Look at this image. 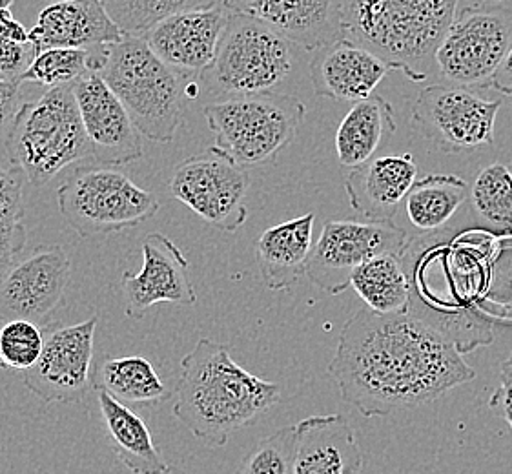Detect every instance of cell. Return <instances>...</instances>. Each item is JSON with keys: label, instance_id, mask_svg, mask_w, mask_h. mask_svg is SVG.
I'll return each mask as SVG.
<instances>
[{"label": "cell", "instance_id": "6da1fadb", "mask_svg": "<svg viewBox=\"0 0 512 474\" xmlns=\"http://www.w3.org/2000/svg\"><path fill=\"white\" fill-rule=\"evenodd\" d=\"M341 398L374 418L436 402L476 378L458 347L410 314L359 310L339 334L328 363Z\"/></svg>", "mask_w": 512, "mask_h": 474}, {"label": "cell", "instance_id": "7a4b0ae2", "mask_svg": "<svg viewBox=\"0 0 512 474\" xmlns=\"http://www.w3.org/2000/svg\"><path fill=\"white\" fill-rule=\"evenodd\" d=\"M281 392L236 363L226 343L203 338L181 361L174 414L206 447H223L279 403Z\"/></svg>", "mask_w": 512, "mask_h": 474}, {"label": "cell", "instance_id": "3957f363", "mask_svg": "<svg viewBox=\"0 0 512 474\" xmlns=\"http://www.w3.org/2000/svg\"><path fill=\"white\" fill-rule=\"evenodd\" d=\"M456 11L458 0H341V39L421 83Z\"/></svg>", "mask_w": 512, "mask_h": 474}, {"label": "cell", "instance_id": "277c9868", "mask_svg": "<svg viewBox=\"0 0 512 474\" xmlns=\"http://www.w3.org/2000/svg\"><path fill=\"white\" fill-rule=\"evenodd\" d=\"M97 75L123 103L139 134L154 143L174 141L185 121L183 77L143 37L124 35L108 46Z\"/></svg>", "mask_w": 512, "mask_h": 474}, {"label": "cell", "instance_id": "5b68a950", "mask_svg": "<svg viewBox=\"0 0 512 474\" xmlns=\"http://www.w3.org/2000/svg\"><path fill=\"white\" fill-rule=\"evenodd\" d=\"M13 168L44 186L66 166L92 157L73 84L48 88L37 101L22 103L6 139Z\"/></svg>", "mask_w": 512, "mask_h": 474}, {"label": "cell", "instance_id": "8992f818", "mask_svg": "<svg viewBox=\"0 0 512 474\" xmlns=\"http://www.w3.org/2000/svg\"><path fill=\"white\" fill-rule=\"evenodd\" d=\"M307 106L283 93L239 95L206 104L214 150L241 168L265 165L285 150L305 121Z\"/></svg>", "mask_w": 512, "mask_h": 474}, {"label": "cell", "instance_id": "52a82bcc", "mask_svg": "<svg viewBox=\"0 0 512 474\" xmlns=\"http://www.w3.org/2000/svg\"><path fill=\"white\" fill-rule=\"evenodd\" d=\"M294 68L292 42L246 13H230L214 62L197 79L212 97L274 93Z\"/></svg>", "mask_w": 512, "mask_h": 474}, {"label": "cell", "instance_id": "ba28073f", "mask_svg": "<svg viewBox=\"0 0 512 474\" xmlns=\"http://www.w3.org/2000/svg\"><path fill=\"white\" fill-rule=\"evenodd\" d=\"M66 223L79 237L139 227L159 210L157 197L112 166L77 168L57 190Z\"/></svg>", "mask_w": 512, "mask_h": 474}, {"label": "cell", "instance_id": "9c48e42d", "mask_svg": "<svg viewBox=\"0 0 512 474\" xmlns=\"http://www.w3.org/2000/svg\"><path fill=\"white\" fill-rule=\"evenodd\" d=\"M511 48V8L483 2L456 11L434 61L447 83L485 88Z\"/></svg>", "mask_w": 512, "mask_h": 474}, {"label": "cell", "instance_id": "30bf717a", "mask_svg": "<svg viewBox=\"0 0 512 474\" xmlns=\"http://www.w3.org/2000/svg\"><path fill=\"white\" fill-rule=\"evenodd\" d=\"M502 99H485L467 86L432 84L412 106V121L447 154H467L494 145Z\"/></svg>", "mask_w": 512, "mask_h": 474}, {"label": "cell", "instance_id": "8fae6325", "mask_svg": "<svg viewBox=\"0 0 512 474\" xmlns=\"http://www.w3.org/2000/svg\"><path fill=\"white\" fill-rule=\"evenodd\" d=\"M405 230L392 221H327L308 259L307 276L318 289L341 294L363 263L383 254L403 256Z\"/></svg>", "mask_w": 512, "mask_h": 474}, {"label": "cell", "instance_id": "7c38bea8", "mask_svg": "<svg viewBox=\"0 0 512 474\" xmlns=\"http://www.w3.org/2000/svg\"><path fill=\"white\" fill-rule=\"evenodd\" d=\"M248 188L250 177L245 168L214 148L208 154L188 157L175 166L170 179L172 196L223 232H236L245 225Z\"/></svg>", "mask_w": 512, "mask_h": 474}, {"label": "cell", "instance_id": "4fadbf2b", "mask_svg": "<svg viewBox=\"0 0 512 474\" xmlns=\"http://www.w3.org/2000/svg\"><path fill=\"white\" fill-rule=\"evenodd\" d=\"M99 316L70 327H48L41 358L22 372L28 391L46 403H79L95 391V330Z\"/></svg>", "mask_w": 512, "mask_h": 474}, {"label": "cell", "instance_id": "5bb4252c", "mask_svg": "<svg viewBox=\"0 0 512 474\" xmlns=\"http://www.w3.org/2000/svg\"><path fill=\"white\" fill-rule=\"evenodd\" d=\"M72 278V263L59 245H42L28 258L17 261L0 279V323L28 320L52 327Z\"/></svg>", "mask_w": 512, "mask_h": 474}, {"label": "cell", "instance_id": "9a60e30c", "mask_svg": "<svg viewBox=\"0 0 512 474\" xmlns=\"http://www.w3.org/2000/svg\"><path fill=\"white\" fill-rule=\"evenodd\" d=\"M92 159L103 166H121L143 157V135L123 103L97 73L73 84Z\"/></svg>", "mask_w": 512, "mask_h": 474}, {"label": "cell", "instance_id": "2e32d148", "mask_svg": "<svg viewBox=\"0 0 512 474\" xmlns=\"http://www.w3.org/2000/svg\"><path fill=\"white\" fill-rule=\"evenodd\" d=\"M143 267L139 274L124 272L123 294L126 316L143 320L157 303L192 307L197 301L190 263L183 250L164 234L152 232L143 239Z\"/></svg>", "mask_w": 512, "mask_h": 474}, {"label": "cell", "instance_id": "e0dca14e", "mask_svg": "<svg viewBox=\"0 0 512 474\" xmlns=\"http://www.w3.org/2000/svg\"><path fill=\"white\" fill-rule=\"evenodd\" d=\"M230 11L223 4L208 10L183 11L157 22L144 41L183 79H199L214 62Z\"/></svg>", "mask_w": 512, "mask_h": 474}, {"label": "cell", "instance_id": "ac0fdd59", "mask_svg": "<svg viewBox=\"0 0 512 474\" xmlns=\"http://www.w3.org/2000/svg\"><path fill=\"white\" fill-rule=\"evenodd\" d=\"M123 37V30L115 24L103 0L52 2L39 11L30 30V41L37 53L52 48L103 52Z\"/></svg>", "mask_w": 512, "mask_h": 474}, {"label": "cell", "instance_id": "d6986e66", "mask_svg": "<svg viewBox=\"0 0 512 474\" xmlns=\"http://www.w3.org/2000/svg\"><path fill=\"white\" fill-rule=\"evenodd\" d=\"M390 70L378 55L347 39L321 46L310 57L314 92L334 101L359 103L369 99Z\"/></svg>", "mask_w": 512, "mask_h": 474}, {"label": "cell", "instance_id": "ffe728a7", "mask_svg": "<svg viewBox=\"0 0 512 474\" xmlns=\"http://www.w3.org/2000/svg\"><path fill=\"white\" fill-rule=\"evenodd\" d=\"M416 181L418 165L412 155H379L350 172L345 192L359 216L369 221H392Z\"/></svg>", "mask_w": 512, "mask_h": 474}, {"label": "cell", "instance_id": "44dd1931", "mask_svg": "<svg viewBox=\"0 0 512 474\" xmlns=\"http://www.w3.org/2000/svg\"><path fill=\"white\" fill-rule=\"evenodd\" d=\"M296 429V474H359L363 469L358 436L345 416H310Z\"/></svg>", "mask_w": 512, "mask_h": 474}, {"label": "cell", "instance_id": "7402d4cb", "mask_svg": "<svg viewBox=\"0 0 512 474\" xmlns=\"http://www.w3.org/2000/svg\"><path fill=\"white\" fill-rule=\"evenodd\" d=\"M250 15L308 52L341 39V0H256Z\"/></svg>", "mask_w": 512, "mask_h": 474}, {"label": "cell", "instance_id": "603a6c76", "mask_svg": "<svg viewBox=\"0 0 512 474\" xmlns=\"http://www.w3.org/2000/svg\"><path fill=\"white\" fill-rule=\"evenodd\" d=\"M314 212L270 227L257 239V265L261 278L270 290L290 289L307 274L312 252Z\"/></svg>", "mask_w": 512, "mask_h": 474}, {"label": "cell", "instance_id": "cb8c5ba5", "mask_svg": "<svg viewBox=\"0 0 512 474\" xmlns=\"http://www.w3.org/2000/svg\"><path fill=\"white\" fill-rule=\"evenodd\" d=\"M104 433L115 456L134 474H163L170 469L157 449L148 425L132 407L95 389Z\"/></svg>", "mask_w": 512, "mask_h": 474}, {"label": "cell", "instance_id": "d4e9b609", "mask_svg": "<svg viewBox=\"0 0 512 474\" xmlns=\"http://www.w3.org/2000/svg\"><path fill=\"white\" fill-rule=\"evenodd\" d=\"M396 132V115L390 103L379 95H370L350 108L336 132V154L347 168H359L389 141Z\"/></svg>", "mask_w": 512, "mask_h": 474}, {"label": "cell", "instance_id": "484cf974", "mask_svg": "<svg viewBox=\"0 0 512 474\" xmlns=\"http://www.w3.org/2000/svg\"><path fill=\"white\" fill-rule=\"evenodd\" d=\"M93 389H103L128 407L159 405L174 396L144 356H104L95 363Z\"/></svg>", "mask_w": 512, "mask_h": 474}, {"label": "cell", "instance_id": "4316f807", "mask_svg": "<svg viewBox=\"0 0 512 474\" xmlns=\"http://www.w3.org/2000/svg\"><path fill=\"white\" fill-rule=\"evenodd\" d=\"M471 197V186L458 176L434 174L416 181L405 199L410 225L432 234L451 223L461 205Z\"/></svg>", "mask_w": 512, "mask_h": 474}, {"label": "cell", "instance_id": "83f0119b", "mask_svg": "<svg viewBox=\"0 0 512 474\" xmlns=\"http://www.w3.org/2000/svg\"><path fill=\"white\" fill-rule=\"evenodd\" d=\"M350 287L367 307L379 314H409L410 279L403 258L383 254L370 259L352 274Z\"/></svg>", "mask_w": 512, "mask_h": 474}, {"label": "cell", "instance_id": "f1b7e54d", "mask_svg": "<svg viewBox=\"0 0 512 474\" xmlns=\"http://www.w3.org/2000/svg\"><path fill=\"white\" fill-rule=\"evenodd\" d=\"M106 50L103 52H90V50H77V48L44 50L37 53L30 70L24 73L22 83L41 84L46 88L75 84L88 73H97L101 70Z\"/></svg>", "mask_w": 512, "mask_h": 474}, {"label": "cell", "instance_id": "f546056e", "mask_svg": "<svg viewBox=\"0 0 512 474\" xmlns=\"http://www.w3.org/2000/svg\"><path fill=\"white\" fill-rule=\"evenodd\" d=\"M21 177L0 168V279L19 261L28 241Z\"/></svg>", "mask_w": 512, "mask_h": 474}, {"label": "cell", "instance_id": "4dcf8cb0", "mask_svg": "<svg viewBox=\"0 0 512 474\" xmlns=\"http://www.w3.org/2000/svg\"><path fill=\"white\" fill-rule=\"evenodd\" d=\"M108 13L124 35L143 37L146 31L154 28L175 13L192 10H208L223 4V0H103Z\"/></svg>", "mask_w": 512, "mask_h": 474}, {"label": "cell", "instance_id": "1f68e13d", "mask_svg": "<svg viewBox=\"0 0 512 474\" xmlns=\"http://www.w3.org/2000/svg\"><path fill=\"white\" fill-rule=\"evenodd\" d=\"M474 212L489 227L512 230V172L502 163L482 168L471 186Z\"/></svg>", "mask_w": 512, "mask_h": 474}, {"label": "cell", "instance_id": "d6a6232c", "mask_svg": "<svg viewBox=\"0 0 512 474\" xmlns=\"http://www.w3.org/2000/svg\"><path fill=\"white\" fill-rule=\"evenodd\" d=\"M46 329L28 320L0 323V367L4 371L26 372L41 358Z\"/></svg>", "mask_w": 512, "mask_h": 474}, {"label": "cell", "instance_id": "836d02e7", "mask_svg": "<svg viewBox=\"0 0 512 474\" xmlns=\"http://www.w3.org/2000/svg\"><path fill=\"white\" fill-rule=\"evenodd\" d=\"M297 429L283 427L259 440L236 474H296Z\"/></svg>", "mask_w": 512, "mask_h": 474}, {"label": "cell", "instance_id": "e575fe53", "mask_svg": "<svg viewBox=\"0 0 512 474\" xmlns=\"http://www.w3.org/2000/svg\"><path fill=\"white\" fill-rule=\"evenodd\" d=\"M37 57V50L30 42H13L0 39V79L22 83L24 73L30 70Z\"/></svg>", "mask_w": 512, "mask_h": 474}, {"label": "cell", "instance_id": "d590c367", "mask_svg": "<svg viewBox=\"0 0 512 474\" xmlns=\"http://www.w3.org/2000/svg\"><path fill=\"white\" fill-rule=\"evenodd\" d=\"M21 84L0 79V145L6 146L11 124L21 108Z\"/></svg>", "mask_w": 512, "mask_h": 474}, {"label": "cell", "instance_id": "8d00e7d4", "mask_svg": "<svg viewBox=\"0 0 512 474\" xmlns=\"http://www.w3.org/2000/svg\"><path fill=\"white\" fill-rule=\"evenodd\" d=\"M491 409L500 411L512 431V352L507 360L500 363V385L491 396Z\"/></svg>", "mask_w": 512, "mask_h": 474}, {"label": "cell", "instance_id": "74e56055", "mask_svg": "<svg viewBox=\"0 0 512 474\" xmlns=\"http://www.w3.org/2000/svg\"><path fill=\"white\" fill-rule=\"evenodd\" d=\"M0 39L13 42H30V30L13 17L8 8H0Z\"/></svg>", "mask_w": 512, "mask_h": 474}, {"label": "cell", "instance_id": "f35d334b", "mask_svg": "<svg viewBox=\"0 0 512 474\" xmlns=\"http://www.w3.org/2000/svg\"><path fill=\"white\" fill-rule=\"evenodd\" d=\"M489 86L492 90L502 93V95H511L512 97V48L511 52L507 53V57L503 59L498 72L494 73Z\"/></svg>", "mask_w": 512, "mask_h": 474}, {"label": "cell", "instance_id": "ab89813d", "mask_svg": "<svg viewBox=\"0 0 512 474\" xmlns=\"http://www.w3.org/2000/svg\"><path fill=\"white\" fill-rule=\"evenodd\" d=\"M254 4H256V0H223V6L230 13H246V15H250Z\"/></svg>", "mask_w": 512, "mask_h": 474}, {"label": "cell", "instance_id": "60d3db41", "mask_svg": "<svg viewBox=\"0 0 512 474\" xmlns=\"http://www.w3.org/2000/svg\"><path fill=\"white\" fill-rule=\"evenodd\" d=\"M13 2H15V0H0V8H8V10H10L11 6H13Z\"/></svg>", "mask_w": 512, "mask_h": 474}, {"label": "cell", "instance_id": "b9f144b4", "mask_svg": "<svg viewBox=\"0 0 512 474\" xmlns=\"http://www.w3.org/2000/svg\"><path fill=\"white\" fill-rule=\"evenodd\" d=\"M163 474H188V473H185V471H179V469H174V467H170V469H168V471H166V473H163Z\"/></svg>", "mask_w": 512, "mask_h": 474}, {"label": "cell", "instance_id": "7bdbcfd3", "mask_svg": "<svg viewBox=\"0 0 512 474\" xmlns=\"http://www.w3.org/2000/svg\"><path fill=\"white\" fill-rule=\"evenodd\" d=\"M483 2H500V0H483Z\"/></svg>", "mask_w": 512, "mask_h": 474}]
</instances>
